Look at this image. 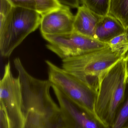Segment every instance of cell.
Masks as SVG:
<instances>
[{"label": "cell", "mask_w": 128, "mask_h": 128, "mask_svg": "<svg viewBox=\"0 0 128 128\" xmlns=\"http://www.w3.org/2000/svg\"><path fill=\"white\" fill-rule=\"evenodd\" d=\"M122 58L124 60H126L128 59V48L126 51L123 53L122 56Z\"/></svg>", "instance_id": "21"}, {"label": "cell", "mask_w": 128, "mask_h": 128, "mask_svg": "<svg viewBox=\"0 0 128 128\" xmlns=\"http://www.w3.org/2000/svg\"><path fill=\"white\" fill-rule=\"evenodd\" d=\"M48 49L62 60L109 47L108 44L75 32L59 35H43Z\"/></svg>", "instance_id": "6"}, {"label": "cell", "mask_w": 128, "mask_h": 128, "mask_svg": "<svg viewBox=\"0 0 128 128\" xmlns=\"http://www.w3.org/2000/svg\"><path fill=\"white\" fill-rule=\"evenodd\" d=\"M62 5L69 8H77L79 6L80 0H58Z\"/></svg>", "instance_id": "20"}, {"label": "cell", "mask_w": 128, "mask_h": 128, "mask_svg": "<svg viewBox=\"0 0 128 128\" xmlns=\"http://www.w3.org/2000/svg\"><path fill=\"white\" fill-rule=\"evenodd\" d=\"M109 14L117 19L126 29L128 27V0H110Z\"/></svg>", "instance_id": "12"}, {"label": "cell", "mask_w": 128, "mask_h": 128, "mask_svg": "<svg viewBox=\"0 0 128 128\" xmlns=\"http://www.w3.org/2000/svg\"><path fill=\"white\" fill-rule=\"evenodd\" d=\"M0 128H10L7 115L2 108H0Z\"/></svg>", "instance_id": "18"}, {"label": "cell", "mask_w": 128, "mask_h": 128, "mask_svg": "<svg viewBox=\"0 0 128 128\" xmlns=\"http://www.w3.org/2000/svg\"><path fill=\"white\" fill-rule=\"evenodd\" d=\"M1 1V10L0 15L5 16L12 9L13 6L7 0H0Z\"/></svg>", "instance_id": "19"}, {"label": "cell", "mask_w": 128, "mask_h": 128, "mask_svg": "<svg viewBox=\"0 0 128 128\" xmlns=\"http://www.w3.org/2000/svg\"><path fill=\"white\" fill-rule=\"evenodd\" d=\"M23 128H59L60 112L47 113L35 110L25 111Z\"/></svg>", "instance_id": "11"}, {"label": "cell", "mask_w": 128, "mask_h": 128, "mask_svg": "<svg viewBox=\"0 0 128 128\" xmlns=\"http://www.w3.org/2000/svg\"><path fill=\"white\" fill-rule=\"evenodd\" d=\"M37 4V11L41 15L58 9L62 4L58 0H35Z\"/></svg>", "instance_id": "16"}, {"label": "cell", "mask_w": 128, "mask_h": 128, "mask_svg": "<svg viewBox=\"0 0 128 128\" xmlns=\"http://www.w3.org/2000/svg\"><path fill=\"white\" fill-rule=\"evenodd\" d=\"M107 44L113 51L121 52L123 54L128 48V40L126 33L115 37Z\"/></svg>", "instance_id": "15"}, {"label": "cell", "mask_w": 128, "mask_h": 128, "mask_svg": "<svg viewBox=\"0 0 128 128\" xmlns=\"http://www.w3.org/2000/svg\"><path fill=\"white\" fill-rule=\"evenodd\" d=\"M83 5L101 16L109 14L110 0H80Z\"/></svg>", "instance_id": "13"}, {"label": "cell", "mask_w": 128, "mask_h": 128, "mask_svg": "<svg viewBox=\"0 0 128 128\" xmlns=\"http://www.w3.org/2000/svg\"><path fill=\"white\" fill-rule=\"evenodd\" d=\"M126 82L127 84H128V76H127V78H126Z\"/></svg>", "instance_id": "24"}, {"label": "cell", "mask_w": 128, "mask_h": 128, "mask_svg": "<svg viewBox=\"0 0 128 128\" xmlns=\"http://www.w3.org/2000/svg\"><path fill=\"white\" fill-rule=\"evenodd\" d=\"M123 53L107 48L62 60V68L97 92L101 75L122 59Z\"/></svg>", "instance_id": "3"}, {"label": "cell", "mask_w": 128, "mask_h": 128, "mask_svg": "<svg viewBox=\"0 0 128 128\" xmlns=\"http://www.w3.org/2000/svg\"><path fill=\"white\" fill-rule=\"evenodd\" d=\"M0 108L6 112L10 128H23L25 114L20 81L13 75L10 62L5 66L0 82Z\"/></svg>", "instance_id": "5"}, {"label": "cell", "mask_w": 128, "mask_h": 128, "mask_svg": "<svg viewBox=\"0 0 128 128\" xmlns=\"http://www.w3.org/2000/svg\"><path fill=\"white\" fill-rule=\"evenodd\" d=\"M41 16L37 11L13 6L5 16L0 15V52L10 57L30 34L40 25Z\"/></svg>", "instance_id": "2"}, {"label": "cell", "mask_w": 128, "mask_h": 128, "mask_svg": "<svg viewBox=\"0 0 128 128\" xmlns=\"http://www.w3.org/2000/svg\"><path fill=\"white\" fill-rule=\"evenodd\" d=\"M125 61V72H126V78L128 76V59Z\"/></svg>", "instance_id": "22"}, {"label": "cell", "mask_w": 128, "mask_h": 128, "mask_svg": "<svg viewBox=\"0 0 128 128\" xmlns=\"http://www.w3.org/2000/svg\"><path fill=\"white\" fill-rule=\"evenodd\" d=\"M46 63L48 68V80L50 82L74 103L95 113L97 92L62 68L48 60Z\"/></svg>", "instance_id": "4"}, {"label": "cell", "mask_w": 128, "mask_h": 128, "mask_svg": "<svg viewBox=\"0 0 128 128\" xmlns=\"http://www.w3.org/2000/svg\"><path fill=\"white\" fill-rule=\"evenodd\" d=\"M68 7L62 5L41 16L40 26L43 35H59L74 32V16Z\"/></svg>", "instance_id": "8"}, {"label": "cell", "mask_w": 128, "mask_h": 128, "mask_svg": "<svg viewBox=\"0 0 128 128\" xmlns=\"http://www.w3.org/2000/svg\"><path fill=\"white\" fill-rule=\"evenodd\" d=\"M13 6L37 10L35 0H7Z\"/></svg>", "instance_id": "17"}, {"label": "cell", "mask_w": 128, "mask_h": 128, "mask_svg": "<svg viewBox=\"0 0 128 128\" xmlns=\"http://www.w3.org/2000/svg\"><path fill=\"white\" fill-rule=\"evenodd\" d=\"M126 34H127V38L128 40V27L126 29Z\"/></svg>", "instance_id": "23"}, {"label": "cell", "mask_w": 128, "mask_h": 128, "mask_svg": "<svg viewBox=\"0 0 128 128\" xmlns=\"http://www.w3.org/2000/svg\"><path fill=\"white\" fill-rule=\"evenodd\" d=\"M52 84L60 108L59 128H109L95 113L79 106Z\"/></svg>", "instance_id": "7"}, {"label": "cell", "mask_w": 128, "mask_h": 128, "mask_svg": "<svg viewBox=\"0 0 128 128\" xmlns=\"http://www.w3.org/2000/svg\"><path fill=\"white\" fill-rule=\"evenodd\" d=\"M126 80L125 61L122 58L100 77L95 113L109 128L124 100Z\"/></svg>", "instance_id": "1"}, {"label": "cell", "mask_w": 128, "mask_h": 128, "mask_svg": "<svg viewBox=\"0 0 128 128\" xmlns=\"http://www.w3.org/2000/svg\"><path fill=\"white\" fill-rule=\"evenodd\" d=\"M101 17L85 6L83 5L79 6L77 8L76 16H74V31L94 38L96 26Z\"/></svg>", "instance_id": "9"}, {"label": "cell", "mask_w": 128, "mask_h": 128, "mask_svg": "<svg viewBox=\"0 0 128 128\" xmlns=\"http://www.w3.org/2000/svg\"><path fill=\"white\" fill-rule=\"evenodd\" d=\"M109 128H128V95L125 96L112 125Z\"/></svg>", "instance_id": "14"}, {"label": "cell", "mask_w": 128, "mask_h": 128, "mask_svg": "<svg viewBox=\"0 0 128 128\" xmlns=\"http://www.w3.org/2000/svg\"><path fill=\"white\" fill-rule=\"evenodd\" d=\"M126 33V29L117 19L110 15L102 16L95 31L94 38L107 43L115 37Z\"/></svg>", "instance_id": "10"}]
</instances>
